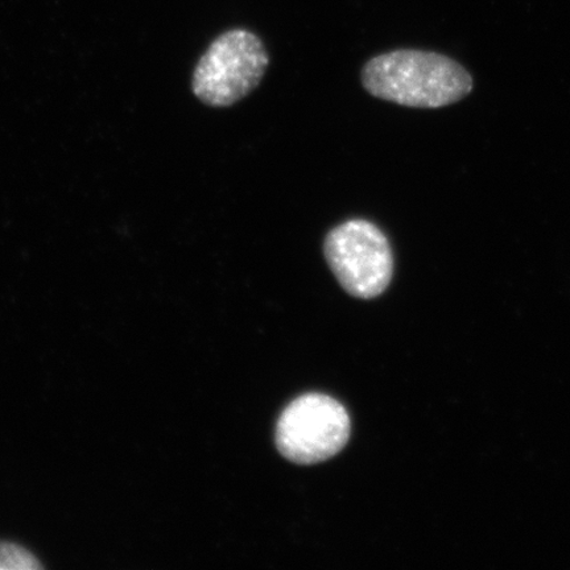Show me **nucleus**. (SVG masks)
Segmentation results:
<instances>
[{"instance_id":"f257e3e1","label":"nucleus","mask_w":570,"mask_h":570,"mask_svg":"<svg viewBox=\"0 0 570 570\" xmlns=\"http://www.w3.org/2000/svg\"><path fill=\"white\" fill-rule=\"evenodd\" d=\"M361 81L373 97L416 109L459 102L473 89L472 77L459 62L417 49L373 57L363 67Z\"/></svg>"},{"instance_id":"f03ea898","label":"nucleus","mask_w":570,"mask_h":570,"mask_svg":"<svg viewBox=\"0 0 570 570\" xmlns=\"http://www.w3.org/2000/svg\"><path fill=\"white\" fill-rule=\"evenodd\" d=\"M269 63L258 35L244 28L220 33L198 60L191 90L205 105L229 107L259 87Z\"/></svg>"},{"instance_id":"7ed1b4c3","label":"nucleus","mask_w":570,"mask_h":570,"mask_svg":"<svg viewBox=\"0 0 570 570\" xmlns=\"http://www.w3.org/2000/svg\"><path fill=\"white\" fill-rule=\"evenodd\" d=\"M324 255L348 295L363 301L381 296L394 274V254L387 235L372 220H345L326 234Z\"/></svg>"},{"instance_id":"20e7f679","label":"nucleus","mask_w":570,"mask_h":570,"mask_svg":"<svg viewBox=\"0 0 570 570\" xmlns=\"http://www.w3.org/2000/svg\"><path fill=\"white\" fill-rule=\"evenodd\" d=\"M351 438V417L331 396L308 394L296 399L282 413L276 445L284 459L313 465L338 454Z\"/></svg>"},{"instance_id":"39448f33","label":"nucleus","mask_w":570,"mask_h":570,"mask_svg":"<svg viewBox=\"0 0 570 570\" xmlns=\"http://www.w3.org/2000/svg\"><path fill=\"white\" fill-rule=\"evenodd\" d=\"M38 558L26 548L7 541H0V570L41 569Z\"/></svg>"}]
</instances>
